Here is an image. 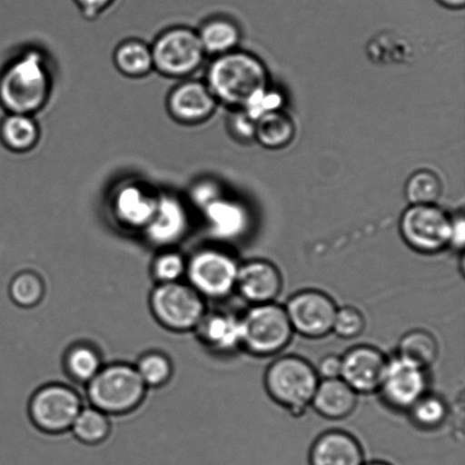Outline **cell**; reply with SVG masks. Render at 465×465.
Returning a JSON list of instances; mask_svg holds the SVG:
<instances>
[{
	"mask_svg": "<svg viewBox=\"0 0 465 465\" xmlns=\"http://www.w3.org/2000/svg\"><path fill=\"white\" fill-rule=\"evenodd\" d=\"M268 72L252 54L232 52L217 56L209 67L207 85L217 102L244 109L268 89Z\"/></svg>",
	"mask_w": 465,
	"mask_h": 465,
	"instance_id": "cell-1",
	"label": "cell"
},
{
	"mask_svg": "<svg viewBox=\"0 0 465 465\" xmlns=\"http://www.w3.org/2000/svg\"><path fill=\"white\" fill-rule=\"evenodd\" d=\"M52 75L44 54L26 50L0 75V104L9 114L34 115L48 102Z\"/></svg>",
	"mask_w": 465,
	"mask_h": 465,
	"instance_id": "cell-2",
	"label": "cell"
},
{
	"mask_svg": "<svg viewBox=\"0 0 465 465\" xmlns=\"http://www.w3.org/2000/svg\"><path fill=\"white\" fill-rule=\"evenodd\" d=\"M319 381L316 368L296 355L278 358L264 373L269 396L294 416H301L312 405Z\"/></svg>",
	"mask_w": 465,
	"mask_h": 465,
	"instance_id": "cell-3",
	"label": "cell"
},
{
	"mask_svg": "<svg viewBox=\"0 0 465 465\" xmlns=\"http://www.w3.org/2000/svg\"><path fill=\"white\" fill-rule=\"evenodd\" d=\"M86 385L91 405L106 414L134 411L143 403L148 387L136 368L126 363L100 369Z\"/></svg>",
	"mask_w": 465,
	"mask_h": 465,
	"instance_id": "cell-4",
	"label": "cell"
},
{
	"mask_svg": "<svg viewBox=\"0 0 465 465\" xmlns=\"http://www.w3.org/2000/svg\"><path fill=\"white\" fill-rule=\"evenodd\" d=\"M241 348L255 357H272L290 344L294 331L284 307L255 304L240 318Z\"/></svg>",
	"mask_w": 465,
	"mask_h": 465,
	"instance_id": "cell-5",
	"label": "cell"
},
{
	"mask_svg": "<svg viewBox=\"0 0 465 465\" xmlns=\"http://www.w3.org/2000/svg\"><path fill=\"white\" fill-rule=\"evenodd\" d=\"M154 318L167 330H195L206 316L203 296L190 284L163 282L154 287L150 296Z\"/></svg>",
	"mask_w": 465,
	"mask_h": 465,
	"instance_id": "cell-6",
	"label": "cell"
},
{
	"mask_svg": "<svg viewBox=\"0 0 465 465\" xmlns=\"http://www.w3.org/2000/svg\"><path fill=\"white\" fill-rule=\"evenodd\" d=\"M452 218L436 204H411L400 222L401 235L421 253L440 252L450 245Z\"/></svg>",
	"mask_w": 465,
	"mask_h": 465,
	"instance_id": "cell-7",
	"label": "cell"
},
{
	"mask_svg": "<svg viewBox=\"0 0 465 465\" xmlns=\"http://www.w3.org/2000/svg\"><path fill=\"white\" fill-rule=\"evenodd\" d=\"M152 53L153 68L171 77H184L197 71L206 54L198 32L182 26L159 35Z\"/></svg>",
	"mask_w": 465,
	"mask_h": 465,
	"instance_id": "cell-8",
	"label": "cell"
},
{
	"mask_svg": "<svg viewBox=\"0 0 465 465\" xmlns=\"http://www.w3.org/2000/svg\"><path fill=\"white\" fill-rule=\"evenodd\" d=\"M240 264L224 250L198 251L186 263L190 285L204 298L224 299L235 290Z\"/></svg>",
	"mask_w": 465,
	"mask_h": 465,
	"instance_id": "cell-9",
	"label": "cell"
},
{
	"mask_svg": "<svg viewBox=\"0 0 465 465\" xmlns=\"http://www.w3.org/2000/svg\"><path fill=\"white\" fill-rule=\"evenodd\" d=\"M81 410L80 395L64 385L43 387L30 402L32 421L48 434H61L71 430Z\"/></svg>",
	"mask_w": 465,
	"mask_h": 465,
	"instance_id": "cell-10",
	"label": "cell"
},
{
	"mask_svg": "<svg viewBox=\"0 0 465 465\" xmlns=\"http://www.w3.org/2000/svg\"><path fill=\"white\" fill-rule=\"evenodd\" d=\"M285 312L294 332L307 339H322L332 331L337 307L323 292L305 290L287 301Z\"/></svg>",
	"mask_w": 465,
	"mask_h": 465,
	"instance_id": "cell-11",
	"label": "cell"
},
{
	"mask_svg": "<svg viewBox=\"0 0 465 465\" xmlns=\"http://www.w3.org/2000/svg\"><path fill=\"white\" fill-rule=\"evenodd\" d=\"M380 391L389 407L409 411L427 393L426 371L400 357L389 360Z\"/></svg>",
	"mask_w": 465,
	"mask_h": 465,
	"instance_id": "cell-12",
	"label": "cell"
},
{
	"mask_svg": "<svg viewBox=\"0 0 465 465\" xmlns=\"http://www.w3.org/2000/svg\"><path fill=\"white\" fill-rule=\"evenodd\" d=\"M341 359V380L355 393L371 394L380 391L389 363L381 351L371 345H359Z\"/></svg>",
	"mask_w": 465,
	"mask_h": 465,
	"instance_id": "cell-13",
	"label": "cell"
},
{
	"mask_svg": "<svg viewBox=\"0 0 465 465\" xmlns=\"http://www.w3.org/2000/svg\"><path fill=\"white\" fill-rule=\"evenodd\" d=\"M282 287L280 271L267 260L254 259L240 264L235 290L248 302L272 303L280 295Z\"/></svg>",
	"mask_w": 465,
	"mask_h": 465,
	"instance_id": "cell-14",
	"label": "cell"
},
{
	"mask_svg": "<svg viewBox=\"0 0 465 465\" xmlns=\"http://www.w3.org/2000/svg\"><path fill=\"white\" fill-rule=\"evenodd\" d=\"M158 204V194L147 186L127 183L114 193L113 213L120 224L130 230L143 231L153 220Z\"/></svg>",
	"mask_w": 465,
	"mask_h": 465,
	"instance_id": "cell-15",
	"label": "cell"
},
{
	"mask_svg": "<svg viewBox=\"0 0 465 465\" xmlns=\"http://www.w3.org/2000/svg\"><path fill=\"white\" fill-rule=\"evenodd\" d=\"M189 230V215L183 203L175 195L159 193L156 213L143 230L149 242L170 246L183 239Z\"/></svg>",
	"mask_w": 465,
	"mask_h": 465,
	"instance_id": "cell-16",
	"label": "cell"
},
{
	"mask_svg": "<svg viewBox=\"0 0 465 465\" xmlns=\"http://www.w3.org/2000/svg\"><path fill=\"white\" fill-rule=\"evenodd\" d=\"M217 103L207 84L186 81L172 91L168 98V111L176 121L197 124L215 113Z\"/></svg>",
	"mask_w": 465,
	"mask_h": 465,
	"instance_id": "cell-17",
	"label": "cell"
},
{
	"mask_svg": "<svg viewBox=\"0 0 465 465\" xmlns=\"http://www.w3.org/2000/svg\"><path fill=\"white\" fill-rule=\"evenodd\" d=\"M310 465H363L361 445L349 432L331 430L314 440L310 450Z\"/></svg>",
	"mask_w": 465,
	"mask_h": 465,
	"instance_id": "cell-18",
	"label": "cell"
},
{
	"mask_svg": "<svg viewBox=\"0 0 465 465\" xmlns=\"http://www.w3.org/2000/svg\"><path fill=\"white\" fill-rule=\"evenodd\" d=\"M358 396L341 378L319 381L312 405L323 418L341 420L352 414L357 407Z\"/></svg>",
	"mask_w": 465,
	"mask_h": 465,
	"instance_id": "cell-19",
	"label": "cell"
},
{
	"mask_svg": "<svg viewBox=\"0 0 465 465\" xmlns=\"http://www.w3.org/2000/svg\"><path fill=\"white\" fill-rule=\"evenodd\" d=\"M213 235L222 240H234L248 227V213L240 203L224 197L203 209Z\"/></svg>",
	"mask_w": 465,
	"mask_h": 465,
	"instance_id": "cell-20",
	"label": "cell"
},
{
	"mask_svg": "<svg viewBox=\"0 0 465 465\" xmlns=\"http://www.w3.org/2000/svg\"><path fill=\"white\" fill-rule=\"evenodd\" d=\"M204 343L220 352L241 348L240 319L226 313L204 316L198 326Z\"/></svg>",
	"mask_w": 465,
	"mask_h": 465,
	"instance_id": "cell-21",
	"label": "cell"
},
{
	"mask_svg": "<svg viewBox=\"0 0 465 465\" xmlns=\"http://www.w3.org/2000/svg\"><path fill=\"white\" fill-rule=\"evenodd\" d=\"M39 135V127L31 115L8 114L0 124V139L15 153H25L35 148Z\"/></svg>",
	"mask_w": 465,
	"mask_h": 465,
	"instance_id": "cell-22",
	"label": "cell"
},
{
	"mask_svg": "<svg viewBox=\"0 0 465 465\" xmlns=\"http://www.w3.org/2000/svg\"><path fill=\"white\" fill-rule=\"evenodd\" d=\"M204 54L221 56L235 50L240 43V29L229 18L216 17L203 25L198 32Z\"/></svg>",
	"mask_w": 465,
	"mask_h": 465,
	"instance_id": "cell-23",
	"label": "cell"
},
{
	"mask_svg": "<svg viewBox=\"0 0 465 465\" xmlns=\"http://www.w3.org/2000/svg\"><path fill=\"white\" fill-rule=\"evenodd\" d=\"M440 346L430 331H410L400 341L398 357L425 369L431 367L439 358Z\"/></svg>",
	"mask_w": 465,
	"mask_h": 465,
	"instance_id": "cell-24",
	"label": "cell"
},
{
	"mask_svg": "<svg viewBox=\"0 0 465 465\" xmlns=\"http://www.w3.org/2000/svg\"><path fill=\"white\" fill-rule=\"evenodd\" d=\"M294 124L285 113L280 111L264 114L255 121L254 138L263 147L280 149L286 147L293 139Z\"/></svg>",
	"mask_w": 465,
	"mask_h": 465,
	"instance_id": "cell-25",
	"label": "cell"
},
{
	"mask_svg": "<svg viewBox=\"0 0 465 465\" xmlns=\"http://www.w3.org/2000/svg\"><path fill=\"white\" fill-rule=\"evenodd\" d=\"M118 71L126 76L141 77L149 74L153 68L152 47L139 40H130L116 49Z\"/></svg>",
	"mask_w": 465,
	"mask_h": 465,
	"instance_id": "cell-26",
	"label": "cell"
},
{
	"mask_svg": "<svg viewBox=\"0 0 465 465\" xmlns=\"http://www.w3.org/2000/svg\"><path fill=\"white\" fill-rule=\"evenodd\" d=\"M76 439L86 445L103 443L111 432L106 413L95 408L82 409L71 428Z\"/></svg>",
	"mask_w": 465,
	"mask_h": 465,
	"instance_id": "cell-27",
	"label": "cell"
},
{
	"mask_svg": "<svg viewBox=\"0 0 465 465\" xmlns=\"http://www.w3.org/2000/svg\"><path fill=\"white\" fill-rule=\"evenodd\" d=\"M65 364L70 375L82 384H88L103 368L99 353L89 345L73 346L68 351Z\"/></svg>",
	"mask_w": 465,
	"mask_h": 465,
	"instance_id": "cell-28",
	"label": "cell"
},
{
	"mask_svg": "<svg viewBox=\"0 0 465 465\" xmlns=\"http://www.w3.org/2000/svg\"><path fill=\"white\" fill-rule=\"evenodd\" d=\"M411 420L418 428L432 430L440 428L448 417V405L440 396L425 394L409 410Z\"/></svg>",
	"mask_w": 465,
	"mask_h": 465,
	"instance_id": "cell-29",
	"label": "cell"
},
{
	"mask_svg": "<svg viewBox=\"0 0 465 465\" xmlns=\"http://www.w3.org/2000/svg\"><path fill=\"white\" fill-rule=\"evenodd\" d=\"M405 194L411 204H435L441 194V182L431 171H419L410 177Z\"/></svg>",
	"mask_w": 465,
	"mask_h": 465,
	"instance_id": "cell-30",
	"label": "cell"
},
{
	"mask_svg": "<svg viewBox=\"0 0 465 465\" xmlns=\"http://www.w3.org/2000/svg\"><path fill=\"white\" fill-rule=\"evenodd\" d=\"M45 294V286L41 278L35 272L18 273L9 286V295L14 303L22 308H32L39 304Z\"/></svg>",
	"mask_w": 465,
	"mask_h": 465,
	"instance_id": "cell-31",
	"label": "cell"
},
{
	"mask_svg": "<svg viewBox=\"0 0 465 465\" xmlns=\"http://www.w3.org/2000/svg\"><path fill=\"white\" fill-rule=\"evenodd\" d=\"M135 368L145 385L152 387L166 384L173 373L170 359L158 352L144 354Z\"/></svg>",
	"mask_w": 465,
	"mask_h": 465,
	"instance_id": "cell-32",
	"label": "cell"
},
{
	"mask_svg": "<svg viewBox=\"0 0 465 465\" xmlns=\"http://www.w3.org/2000/svg\"><path fill=\"white\" fill-rule=\"evenodd\" d=\"M364 328H366V319L360 310L354 307L337 309L332 331L341 339H357L362 334Z\"/></svg>",
	"mask_w": 465,
	"mask_h": 465,
	"instance_id": "cell-33",
	"label": "cell"
},
{
	"mask_svg": "<svg viewBox=\"0 0 465 465\" xmlns=\"http://www.w3.org/2000/svg\"><path fill=\"white\" fill-rule=\"evenodd\" d=\"M186 272V262L180 253L167 251L154 260L153 272L159 284L179 282Z\"/></svg>",
	"mask_w": 465,
	"mask_h": 465,
	"instance_id": "cell-34",
	"label": "cell"
},
{
	"mask_svg": "<svg viewBox=\"0 0 465 465\" xmlns=\"http://www.w3.org/2000/svg\"><path fill=\"white\" fill-rule=\"evenodd\" d=\"M282 104V95L268 88L266 91H263L262 94H258L257 97L244 108V111L248 113L254 121H257L258 118L264 115V114L280 111Z\"/></svg>",
	"mask_w": 465,
	"mask_h": 465,
	"instance_id": "cell-35",
	"label": "cell"
},
{
	"mask_svg": "<svg viewBox=\"0 0 465 465\" xmlns=\"http://www.w3.org/2000/svg\"><path fill=\"white\" fill-rule=\"evenodd\" d=\"M190 195L195 206L202 209L223 197L220 185L212 181L198 182L191 189Z\"/></svg>",
	"mask_w": 465,
	"mask_h": 465,
	"instance_id": "cell-36",
	"label": "cell"
},
{
	"mask_svg": "<svg viewBox=\"0 0 465 465\" xmlns=\"http://www.w3.org/2000/svg\"><path fill=\"white\" fill-rule=\"evenodd\" d=\"M231 130L241 140H251L255 134V121L244 109H239L230 121Z\"/></svg>",
	"mask_w": 465,
	"mask_h": 465,
	"instance_id": "cell-37",
	"label": "cell"
},
{
	"mask_svg": "<svg viewBox=\"0 0 465 465\" xmlns=\"http://www.w3.org/2000/svg\"><path fill=\"white\" fill-rule=\"evenodd\" d=\"M341 359L337 355L331 354L323 357L319 361L316 371L322 380H335L341 378Z\"/></svg>",
	"mask_w": 465,
	"mask_h": 465,
	"instance_id": "cell-38",
	"label": "cell"
},
{
	"mask_svg": "<svg viewBox=\"0 0 465 465\" xmlns=\"http://www.w3.org/2000/svg\"><path fill=\"white\" fill-rule=\"evenodd\" d=\"M82 14L89 20H94L100 14L112 6L115 0H74Z\"/></svg>",
	"mask_w": 465,
	"mask_h": 465,
	"instance_id": "cell-39",
	"label": "cell"
},
{
	"mask_svg": "<svg viewBox=\"0 0 465 465\" xmlns=\"http://www.w3.org/2000/svg\"><path fill=\"white\" fill-rule=\"evenodd\" d=\"M465 242V223L463 216L452 218V229H450V245L455 250H463Z\"/></svg>",
	"mask_w": 465,
	"mask_h": 465,
	"instance_id": "cell-40",
	"label": "cell"
},
{
	"mask_svg": "<svg viewBox=\"0 0 465 465\" xmlns=\"http://www.w3.org/2000/svg\"><path fill=\"white\" fill-rule=\"evenodd\" d=\"M444 6L453 9L463 8L465 0H439Z\"/></svg>",
	"mask_w": 465,
	"mask_h": 465,
	"instance_id": "cell-41",
	"label": "cell"
},
{
	"mask_svg": "<svg viewBox=\"0 0 465 465\" xmlns=\"http://www.w3.org/2000/svg\"><path fill=\"white\" fill-rule=\"evenodd\" d=\"M363 465H391V464L382 462V461H373V462L364 463Z\"/></svg>",
	"mask_w": 465,
	"mask_h": 465,
	"instance_id": "cell-42",
	"label": "cell"
}]
</instances>
